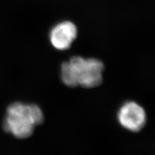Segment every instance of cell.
I'll use <instances>...</instances> for the list:
<instances>
[{
	"instance_id": "6da1fadb",
	"label": "cell",
	"mask_w": 155,
	"mask_h": 155,
	"mask_svg": "<svg viewBox=\"0 0 155 155\" xmlns=\"http://www.w3.org/2000/svg\"><path fill=\"white\" fill-rule=\"evenodd\" d=\"M104 69L102 62L95 58L74 56L62 64L61 78L68 87L93 88L102 81Z\"/></svg>"
},
{
	"instance_id": "7a4b0ae2",
	"label": "cell",
	"mask_w": 155,
	"mask_h": 155,
	"mask_svg": "<svg viewBox=\"0 0 155 155\" xmlns=\"http://www.w3.org/2000/svg\"><path fill=\"white\" fill-rule=\"evenodd\" d=\"M43 114L35 104L15 102L7 108L3 127L7 132L18 138H26L32 135L35 127L43 121Z\"/></svg>"
},
{
	"instance_id": "3957f363",
	"label": "cell",
	"mask_w": 155,
	"mask_h": 155,
	"mask_svg": "<svg viewBox=\"0 0 155 155\" xmlns=\"http://www.w3.org/2000/svg\"><path fill=\"white\" fill-rule=\"evenodd\" d=\"M120 124L132 132L141 130L146 122V114L143 107L134 101H127L120 108L118 113Z\"/></svg>"
},
{
	"instance_id": "277c9868",
	"label": "cell",
	"mask_w": 155,
	"mask_h": 155,
	"mask_svg": "<svg viewBox=\"0 0 155 155\" xmlns=\"http://www.w3.org/2000/svg\"><path fill=\"white\" fill-rule=\"evenodd\" d=\"M77 32L76 27L71 21H65L58 23L50 32L51 44L58 50H67L76 39Z\"/></svg>"
}]
</instances>
